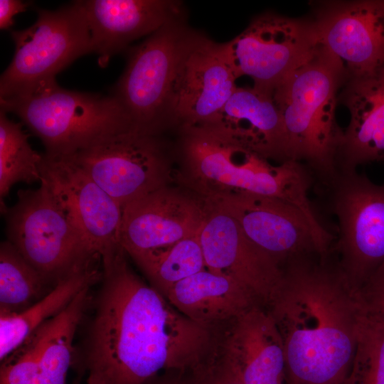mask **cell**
Instances as JSON below:
<instances>
[{"label": "cell", "mask_w": 384, "mask_h": 384, "mask_svg": "<svg viewBox=\"0 0 384 384\" xmlns=\"http://www.w3.org/2000/svg\"><path fill=\"white\" fill-rule=\"evenodd\" d=\"M31 3L19 0H0V28L9 29L14 24V17L26 11Z\"/></svg>", "instance_id": "31"}, {"label": "cell", "mask_w": 384, "mask_h": 384, "mask_svg": "<svg viewBox=\"0 0 384 384\" xmlns=\"http://www.w3.org/2000/svg\"><path fill=\"white\" fill-rule=\"evenodd\" d=\"M49 284L9 240L0 246V314L21 312L46 296Z\"/></svg>", "instance_id": "26"}, {"label": "cell", "mask_w": 384, "mask_h": 384, "mask_svg": "<svg viewBox=\"0 0 384 384\" xmlns=\"http://www.w3.org/2000/svg\"><path fill=\"white\" fill-rule=\"evenodd\" d=\"M36 22L14 31V57L0 79V99L27 91L55 79L80 57L93 53L82 1L55 10L37 9Z\"/></svg>", "instance_id": "8"}, {"label": "cell", "mask_w": 384, "mask_h": 384, "mask_svg": "<svg viewBox=\"0 0 384 384\" xmlns=\"http://www.w3.org/2000/svg\"><path fill=\"white\" fill-rule=\"evenodd\" d=\"M210 203L181 186L171 184L122 207L119 244L129 257L198 234Z\"/></svg>", "instance_id": "13"}, {"label": "cell", "mask_w": 384, "mask_h": 384, "mask_svg": "<svg viewBox=\"0 0 384 384\" xmlns=\"http://www.w3.org/2000/svg\"><path fill=\"white\" fill-rule=\"evenodd\" d=\"M208 125L268 160L278 163L292 160L272 92L255 87H237L215 121Z\"/></svg>", "instance_id": "22"}, {"label": "cell", "mask_w": 384, "mask_h": 384, "mask_svg": "<svg viewBox=\"0 0 384 384\" xmlns=\"http://www.w3.org/2000/svg\"><path fill=\"white\" fill-rule=\"evenodd\" d=\"M90 28L93 53L105 66L111 57L133 41L151 35L166 23L185 17L179 1H82Z\"/></svg>", "instance_id": "21"}, {"label": "cell", "mask_w": 384, "mask_h": 384, "mask_svg": "<svg viewBox=\"0 0 384 384\" xmlns=\"http://www.w3.org/2000/svg\"><path fill=\"white\" fill-rule=\"evenodd\" d=\"M95 259L73 268L41 299L24 311L0 314V360L6 358L46 321L60 312L83 289L102 278Z\"/></svg>", "instance_id": "24"}, {"label": "cell", "mask_w": 384, "mask_h": 384, "mask_svg": "<svg viewBox=\"0 0 384 384\" xmlns=\"http://www.w3.org/2000/svg\"><path fill=\"white\" fill-rule=\"evenodd\" d=\"M193 30L186 16L171 21L131 50L112 88L134 128L164 132L172 87Z\"/></svg>", "instance_id": "9"}, {"label": "cell", "mask_w": 384, "mask_h": 384, "mask_svg": "<svg viewBox=\"0 0 384 384\" xmlns=\"http://www.w3.org/2000/svg\"><path fill=\"white\" fill-rule=\"evenodd\" d=\"M119 247L101 258L87 346L88 380L146 384L162 370H196L212 346L210 326L188 319L129 267Z\"/></svg>", "instance_id": "1"}, {"label": "cell", "mask_w": 384, "mask_h": 384, "mask_svg": "<svg viewBox=\"0 0 384 384\" xmlns=\"http://www.w3.org/2000/svg\"><path fill=\"white\" fill-rule=\"evenodd\" d=\"M35 190H19L18 201L7 210L9 241L50 284L75 267L100 258L87 243L65 208L41 180Z\"/></svg>", "instance_id": "7"}, {"label": "cell", "mask_w": 384, "mask_h": 384, "mask_svg": "<svg viewBox=\"0 0 384 384\" xmlns=\"http://www.w3.org/2000/svg\"><path fill=\"white\" fill-rule=\"evenodd\" d=\"M164 297L188 319L208 326L262 305L235 280L207 269L177 282Z\"/></svg>", "instance_id": "23"}, {"label": "cell", "mask_w": 384, "mask_h": 384, "mask_svg": "<svg viewBox=\"0 0 384 384\" xmlns=\"http://www.w3.org/2000/svg\"><path fill=\"white\" fill-rule=\"evenodd\" d=\"M87 287L1 361L0 384H66L78 328L90 301Z\"/></svg>", "instance_id": "18"}, {"label": "cell", "mask_w": 384, "mask_h": 384, "mask_svg": "<svg viewBox=\"0 0 384 384\" xmlns=\"http://www.w3.org/2000/svg\"><path fill=\"white\" fill-rule=\"evenodd\" d=\"M130 257L164 297L177 282L206 269L199 233Z\"/></svg>", "instance_id": "25"}, {"label": "cell", "mask_w": 384, "mask_h": 384, "mask_svg": "<svg viewBox=\"0 0 384 384\" xmlns=\"http://www.w3.org/2000/svg\"><path fill=\"white\" fill-rule=\"evenodd\" d=\"M344 384H384V324L365 314L352 367Z\"/></svg>", "instance_id": "28"}, {"label": "cell", "mask_w": 384, "mask_h": 384, "mask_svg": "<svg viewBox=\"0 0 384 384\" xmlns=\"http://www.w3.org/2000/svg\"><path fill=\"white\" fill-rule=\"evenodd\" d=\"M146 384H174V383L162 380H156V379L154 378Z\"/></svg>", "instance_id": "32"}, {"label": "cell", "mask_w": 384, "mask_h": 384, "mask_svg": "<svg viewBox=\"0 0 384 384\" xmlns=\"http://www.w3.org/2000/svg\"><path fill=\"white\" fill-rule=\"evenodd\" d=\"M338 94L350 121L343 130L336 164L338 173L356 171L370 162L384 163V65L350 77Z\"/></svg>", "instance_id": "20"}, {"label": "cell", "mask_w": 384, "mask_h": 384, "mask_svg": "<svg viewBox=\"0 0 384 384\" xmlns=\"http://www.w3.org/2000/svg\"><path fill=\"white\" fill-rule=\"evenodd\" d=\"M225 46L237 79L248 76L253 87L272 93L310 59L319 44L311 17L265 13Z\"/></svg>", "instance_id": "11"}, {"label": "cell", "mask_w": 384, "mask_h": 384, "mask_svg": "<svg viewBox=\"0 0 384 384\" xmlns=\"http://www.w3.org/2000/svg\"><path fill=\"white\" fill-rule=\"evenodd\" d=\"M230 321L220 364L242 384H284V343L267 307L255 305Z\"/></svg>", "instance_id": "19"}, {"label": "cell", "mask_w": 384, "mask_h": 384, "mask_svg": "<svg viewBox=\"0 0 384 384\" xmlns=\"http://www.w3.org/2000/svg\"><path fill=\"white\" fill-rule=\"evenodd\" d=\"M197 373L199 377L196 384H242L234 374L221 364L201 368Z\"/></svg>", "instance_id": "30"}, {"label": "cell", "mask_w": 384, "mask_h": 384, "mask_svg": "<svg viewBox=\"0 0 384 384\" xmlns=\"http://www.w3.org/2000/svg\"><path fill=\"white\" fill-rule=\"evenodd\" d=\"M87 384H96L95 383L92 382V381H89L87 380Z\"/></svg>", "instance_id": "33"}, {"label": "cell", "mask_w": 384, "mask_h": 384, "mask_svg": "<svg viewBox=\"0 0 384 384\" xmlns=\"http://www.w3.org/2000/svg\"><path fill=\"white\" fill-rule=\"evenodd\" d=\"M281 334L287 384H344L364 311L331 254L289 261L267 306Z\"/></svg>", "instance_id": "2"}, {"label": "cell", "mask_w": 384, "mask_h": 384, "mask_svg": "<svg viewBox=\"0 0 384 384\" xmlns=\"http://www.w3.org/2000/svg\"><path fill=\"white\" fill-rule=\"evenodd\" d=\"M210 203L199 233L206 269L235 280L267 306L281 284L283 267L255 245L231 215Z\"/></svg>", "instance_id": "17"}, {"label": "cell", "mask_w": 384, "mask_h": 384, "mask_svg": "<svg viewBox=\"0 0 384 384\" xmlns=\"http://www.w3.org/2000/svg\"><path fill=\"white\" fill-rule=\"evenodd\" d=\"M328 186L338 224L331 253L359 292L384 262V184L356 171L338 173Z\"/></svg>", "instance_id": "10"}, {"label": "cell", "mask_w": 384, "mask_h": 384, "mask_svg": "<svg viewBox=\"0 0 384 384\" xmlns=\"http://www.w3.org/2000/svg\"><path fill=\"white\" fill-rule=\"evenodd\" d=\"M163 134L132 128L68 156L123 207L174 181L175 145Z\"/></svg>", "instance_id": "6"}, {"label": "cell", "mask_w": 384, "mask_h": 384, "mask_svg": "<svg viewBox=\"0 0 384 384\" xmlns=\"http://www.w3.org/2000/svg\"><path fill=\"white\" fill-rule=\"evenodd\" d=\"M0 112V197L3 199L16 183L40 181L43 155L33 150L20 123Z\"/></svg>", "instance_id": "27"}, {"label": "cell", "mask_w": 384, "mask_h": 384, "mask_svg": "<svg viewBox=\"0 0 384 384\" xmlns=\"http://www.w3.org/2000/svg\"><path fill=\"white\" fill-rule=\"evenodd\" d=\"M383 6H384V0H383Z\"/></svg>", "instance_id": "34"}, {"label": "cell", "mask_w": 384, "mask_h": 384, "mask_svg": "<svg viewBox=\"0 0 384 384\" xmlns=\"http://www.w3.org/2000/svg\"><path fill=\"white\" fill-rule=\"evenodd\" d=\"M208 200L231 215L246 237L282 267L302 256H323L307 218L285 201L248 193Z\"/></svg>", "instance_id": "15"}, {"label": "cell", "mask_w": 384, "mask_h": 384, "mask_svg": "<svg viewBox=\"0 0 384 384\" xmlns=\"http://www.w3.org/2000/svg\"><path fill=\"white\" fill-rule=\"evenodd\" d=\"M358 292L365 315L384 324V262Z\"/></svg>", "instance_id": "29"}, {"label": "cell", "mask_w": 384, "mask_h": 384, "mask_svg": "<svg viewBox=\"0 0 384 384\" xmlns=\"http://www.w3.org/2000/svg\"><path fill=\"white\" fill-rule=\"evenodd\" d=\"M65 208L92 255L120 246L122 206L69 156L43 155L41 179Z\"/></svg>", "instance_id": "16"}, {"label": "cell", "mask_w": 384, "mask_h": 384, "mask_svg": "<svg viewBox=\"0 0 384 384\" xmlns=\"http://www.w3.org/2000/svg\"><path fill=\"white\" fill-rule=\"evenodd\" d=\"M311 8L319 46L343 63L348 78L384 65L383 0L322 1Z\"/></svg>", "instance_id": "14"}, {"label": "cell", "mask_w": 384, "mask_h": 384, "mask_svg": "<svg viewBox=\"0 0 384 384\" xmlns=\"http://www.w3.org/2000/svg\"><path fill=\"white\" fill-rule=\"evenodd\" d=\"M175 144L174 181L206 199L248 193L285 201L314 224L311 172L290 160L277 165L210 125L184 126Z\"/></svg>", "instance_id": "3"}, {"label": "cell", "mask_w": 384, "mask_h": 384, "mask_svg": "<svg viewBox=\"0 0 384 384\" xmlns=\"http://www.w3.org/2000/svg\"><path fill=\"white\" fill-rule=\"evenodd\" d=\"M1 110L18 116L46 155L68 156L110 135L134 128L111 95L73 91L55 79L6 98Z\"/></svg>", "instance_id": "5"}, {"label": "cell", "mask_w": 384, "mask_h": 384, "mask_svg": "<svg viewBox=\"0 0 384 384\" xmlns=\"http://www.w3.org/2000/svg\"><path fill=\"white\" fill-rule=\"evenodd\" d=\"M343 63L319 46L272 92L284 126L291 159L329 186L343 133L335 116L338 90L348 79Z\"/></svg>", "instance_id": "4"}, {"label": "cell", "mask_w": 384, "mask_h": 384, "mask_svg": "<svg viewBox=\"0 0 384 384\" xmlns=\"http://www.w3.org/2000/svg\"><path fill=\"white\" fill-rule=\"evenodd\" d=\"M236 80L225 43L193 31L172 87L168 129L213 123L237 89Z\"/></svg>", "instance_id": "12"}]
</instances>
